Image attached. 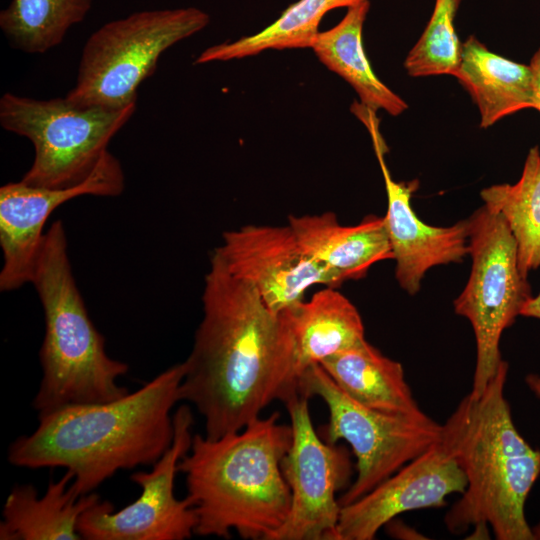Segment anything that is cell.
<instances>
[{"label":"cell","instance_id":"obj_7","mask_svg":"<svg viewBox=\"0 0 540 540\" xmlns=\"http://www.w3.org/2000/svg\"><path fill=\"white\" fill-rule=\"evenodd\" d=\"M135 109L136 104L117 110L78 107L66 98L40 100L7 92L0 99V124L34 146V160L23 183L68 188L92 173Z\"/></svg>","mask_w":540,"mask_h":540},{"label":"cell","instance_id":"obj_21","mask_svg":"<svg viewBox=\"0 0 540 540\" xmlns=\"http://www.w3.org/2000/svg\"><path fill=\"white\" fill-rule=\"evenodd\" d=\"M369 9V0L347 8L337 25L319 32L311 49L323 65L353 87L362 106L398 116L408 108L407 103L379 80L363 47L362 32Z\"/></svg>","mask_w":540,"mask_h":540},{"label":"cell","instance_id":"obj_18","mask_svg":"<svg viewBox=\"0 0 540 540\" xmlns=\"http://www.w3.org/2000/svg\"><path fill=\"white\" fill-rule=\"evenodd\" d=\"M70 471L50 481L43 496L31 484L15 485L6 498L0 523L1 540H80L77 524L82 513L100 497L80 495Z\"/></svg>","mask_w":540,"mask_h":540},{"label":"cell","instance_id":"obj_17","mask_svg":"<svg viewBox=\"0 0 540 540\" xmlns=\"http://www.w3.org/2000/svg\"><path fill=\"white\" fill-rule=\"evenodd\" d=\"M280 313L289 327L297 381L308 367L366 341L357 308L333 287H326L309 301L303 300Z\"/></svg>","mask_w":540,"mask_h":540},{"label":"cell","instance_id":"obj_9","mask_svg":"<svg viewBox=\"0 0 540 540\" xmlns=\"http://www.w3.org/2000/svg\"><path fill=\"white\" fill-rule=\"evenodd\" d=\"M299 393L318 396L326 404L329 421L321 437L330 444L347 442L356 458L357 476L339 498L341 506L364 496L400 468L437 443L442 425L432 418L386 414L346 395L320 364L299 377Z\"/></svg>","mask_w":540,"mask_h":540},{"label":"cell","instance_id":"obj_24","mask_svg":"<svg viewBox=\"0 0 540 540\" xmlns=\"http://www.w3.org/2000/svg\"><path fill=\"white\" fill-rule=\"evenodd\" d=\"M92 0H12L0 12V28L10 45L25 53H45L86 17Z\"/></svg>","mask_w":540,"mask_h":540},{"label":"cell","instance_id":"obj_23","mask_svg":"<svg viewBox=\"0 0 540 540\" xmlns=\"http://www.w3.org/2000/svg\"><path fill=\"white\" fill-rule=\"evenodd\" d=\"M362 1L298 0L260 32L208 47L196 58L195 64L241 59L269 49L312 48L326 13L336 8H349Z\"/></svg>","mask_w":540,"mask_h":540},{"label":"cell","instance_id":"obj_20","mask_svg":"<svg viewBox=\"0 0 540 540\" xmlns=\"http://www.w3.org/2000/svg\"><path fill=\"white\" fill-rule=\"evenodd\" d=\"M320 365L354 401L391 415L427 419L405 380L401 363L365 341L324 359Z\"/></svg>","mask_w":540,"mask_h":540},{"label":"cell","instance_id":"obj_8","mask_svg":"<svg viewBox=\"0 0 540 540\" xmlns=\"http://www.w3.org/2000/svg\"><path fill=\"white\" fill-rule=\"evenodd\" d=\"M468 281L454 300L455 313L471 323L476 340V364L470 394L479 396L504 361L499 344L532 297L528 278L518 267L514 236L504 218L485 205L468 218Z\"/></svg>","mask_w":540,"mask_h":540},{"label":"cell","instance_id":"obj_26","mask_svg":"<svg viewBox=\"0 0 540 540\" xmlns=\"http://www.w3.org/2000/svg\"><path fill=\"white\" fill-rule=\"evenodd\" d=\"M385 526L387 527L388 534L397 539H426V537L418 533L415 529L395 519L388 522Z\"/></svg>","mask_w":540,"mask_h":540},{"label":"cell","instance_id":"obj_10","mask_svg":"<svg viewBox=\"0 0 540 540\" xmlns=\"http://www.w3.org/2000/svg\"><path fill=\"white\" fill-rule=\"evenodd\" d=\"M191 408L184 404L173 414L174 436L167 451L150 471L133 473L130 479L141 493L115 511L99 499L79 518L77 530L86 540H184L195 534L197 518L187 497L175 495L178 466L192 443Z\"/></svg>","mask_w":540,"mask_h":540},{"label":"cell","instance_id":"obj_12","mask_svg":"<svg viewBox=\"0 0 540 540\" xmlns=\"http://www.w3.org/2000/svg\"><path fill=\"white\" fill-rule=\"evenodd\" d=\"M213 253L277 314L303 301L314 285L337 288L344 283L302 249L289 225H246L226 231Z\"/></svg>","mask_w":540,"mask_h":540},{"label":"cell","instance_id":"obj_5","mask_svg":"<svg viewBox=\"0 0 540 540\" xmlns=\"http://www.w3.org/2000/svg\"><path fill=\"white\" fill-rule=\"evenodd\" d=\"M31 283L40 298L45 333L42 379L32 405L43 415L72 404L104 403L129 393L118 379L128 365L112 359L90 319L73 277L61 220L45 232Z\"/></svg>","mask_w":540,"mask_h":540},{"label":"cell","instance_id":"obj_22","mask_svg":"<svg viewBox=\"0 0 540 540\" xmlns=\"http://www.w3.org/2000/svg\"><path fill=\"white\" fill-rule=\"evenodd\" d=\"M489 210L508 224L517 247L518 267L528 278L540 266V151L532 147L515 184H496L480 192Z\"/></svg>","mask_w":540,"mask_h":540},{"label":"cell","instance_id":"obj_14","mask_svg":"<svg viewBox=\"0 0 540 540\" xmlns=\"http://www.w3.org/2000/svg\"><path fill=\"white\" fill-rule=\"evenodd\" d=\"M466 486L464 472L438 441L370 492L342 506L337 540H373L399 514L445 506L448 495L462 494Z\"/></svg>","mask_w":540,"mask_h":540},{"label":"cell","instance_id":"obj_15","mask_svg":"<svg viewBox=\"0 0 540 540\" xmlns=\"http://www.w3.org/2000/svg\"><path fill=\"white\" fill-rule=\"evenodd\" d=\"M387 194L384 216L393 260L395 277L408 294H416L426 272L432 267L460 263L469 254V221L462 220L448 227L430 226L421 221L411 205L418 182L395 181L385 163L388 150L375 148Z\"/></svg>","mask_w":540,"mask_h":540},{"label":"cell","instance_id":"obj_28","mask_svg":"<svg viewBox=\"0 0 540 540\" xmlns=\"http://www.w3.org/2000/svg\"><path fill=\"white\" fill-rule=\"evenodd\" d=\"M520 316L540 319V292L536 297H531L523 306Z\"/></svg>","mask_w":540,"mask_h":540},{"label":"cell","instance_id":"obj_25","mask_svg":"<svg viewBox=\"0 0 540 540\" xmlns=\"http://www.w3.org/2000/svg\"><path fill=\"white\" fill-rule=\"evenodd\" d=\"M460 2L435 0L432 15L423 33L405 58L404 68L409 76H453L462 49L455 29Z\"/></svg>","mask_w":540,"mask_h":540},{"label":"cell","instance_id":"obj_29","mask_svg":"<svg viewBox=\"0 0 540 540\" xmlns=\"http://www.w3.org/2000/svg\"><path fill=\"white\" fill-rule=\"evenodd\" d=\"M525 381L530 390L540 399V376L538 374H528Z\"/></svg>","mask_w":540,"mask_h":540},{"label":"cell","instance_id":"obj_16","mask_svg":"<svg viewBox=\"0 0 540 540\" xmlns=\"http://www.w3.org/2000/svg\"><path fill=\"white\" fill-rule=\"evenodd\" d=\"M288 225L302 249L345 282L366 276L375 263L393 259L384 217L369 215L354 226L341 225L333 212L290 215Z\"/></svg>","mask_w":540,"mask_h":540},{"label":"cell","instance_id":"obj_6","mask_svg":"<svg viewBox=\"0 0 540 540\" xmlns=\"http://www.w3.org/2000/svg\"><path fill=\"white\" fill-rule=\"evenodd\" d=\"M209 22L205 11L187 7L139 11L104 24L86 41L76 84L65 98L78 107L112 110L136 104L138 87L160 55Z\"/></svg>","mask_w":540,"mask_h":540},{"label":"cell","instance_id":"obj_3","mask_svg":"<svg viewBox=\"0 0 540 540\" xmlns=\"http://www.w3.org/2000/svg\"><path fill=\"white\" fill-rule=\"evenodd\" d=\"M508 363L477 397L470 393L442 425L440 443L464 472L467 486L444 517L447 529L498 540H535L524 506L540 476V451L516 429L504 390Z\"/></svg>","mask_w":540,"mask_h":540},{"label":"cell","instance_id":"obj_27","mask_svg":"<svg viewBox=\"0 0 540 540\" xmlns=\"http://www.w3.org/2000/svg\"><path fill=\"white\" fill-rule=\"evenodd\" d=\"M530 67L533 74L535 108L540 112V47L533 54Z\"/></svg>","mask_w":540,"mask_h":540},{"label":"cell","instance_id":"obj_19","mask_svg":"<svg viewBox=\"0 0 540 540\" xmlns=\"http://www.w3.org/2000/svg\"><path fill=\"white\" fill-rule=\"evenodd\" d=\"M453 76L476 104L481 128H489L518 111L535 108L530 65L490 51L473 35L462 43L460 61Z\"/></svg>","mask_w":540,"mask_h":540},{"label":"cell","instance_id":"obj_13","mask_svg":"<svg viewBox=\"0 0 540 540\" xmlns=\"http://www.w3.org/2000/svg\"><path fill=\"white\" fill-rule=\"evenodd\" d=\"M125 188L119 160L107 151L92 173L68 188H41L10 182L0 188V245L3 267L0 290L12 291L31 283L43 244L44 225L61 204L83 195L115 197Z\"/></svg>","mask_w":540,"mask_h":540},{"label":"cell","instance_id":"obj_1","mask_svg":"<svg viewBox=\"0 0 540 540\" xmlns=\"http://www.w3.org/2000/svg\"><path fill=\"white\" fill-rule=\"evenodd\" d=\"M180 400L194 406L205 436L238 432L273 401L298 391L293 346L283 313H274L248 283L212 253Z\"/></svg>","mask_w":540,"mask_h":540},{"label":"cell","instance_id":"obj_30","mask_svg":"<svg viewBox=\"0 0 540 540\" xmlns=\"http://www.w3.org/2000/svg\"><path fill=\"white\" fill-rule=\"evenodd\" d=\"M534 539L540 540V523L532 528Z\"/></svg>","mask_w":540,"mask_h":540},{"label":"cell","instance_id":"obj_4","mask_svg":"<svg viewBox=\"0 0 540 540\" xmlns=\"http://www.w3.org/2000/svg\"><path fill=\"white\" fill-rule=\"evenodd\" d=\"M279 418L273 412L217 439L193 435L178 469L196 514V535L272 540L284 524L291 492L282 461L292 429Z\"/></svg>","mask_w":540,"mask_h":540},{"label":"cell","instance_id":"obj_2","mask_svg":"<svg viewBox=\"0 0 540 540\" xmlns=\"http://www.w3.org/2000/svg\"><path fill=\"white\" fill-rule=\"evenodd\" d=\"M184 373L178 363L119 399L38 415V427L9 447L8 461L29 469L63 467L80 495L119 470L153 465L172 443V409L181 401Z\"/></svg>","mask_w":540,"mask_h":540},{"label":"cell","instance_id":"obj_11","mask_svg":"<svg viewBox=\"0 0 540 540\" xmlns=\"http://www.w3.org/2000/svg\"><path fill=\"white\" fill-rule=\"evenodd\" d=\"M309 397L296 393L284 404L292 429L282 471L291 492L288 516L272 540H337L342 506L336 493L348 482L345 449L326 442L315 430Z\"/></svg>","mask_w":540,"mask_h":540}]
</instances>
